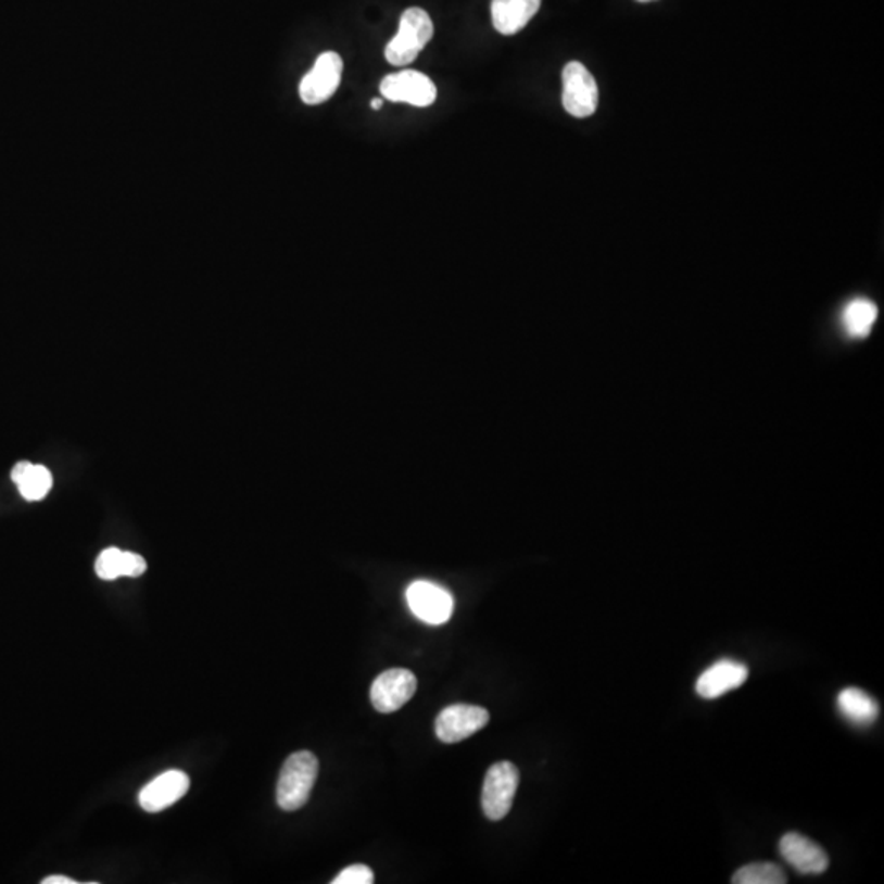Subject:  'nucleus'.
Here are the masks:
<instances>
[{"label": "nucleus", "mask_w": 884, "mask_h": 884, "mask_svg": "<svg viewBox=\"0 0 884 884\" xmlns=\"http://www.w3.org/2000/svg\"><path fill=\"white\" fill-rule=\"evenodd\" d=\"M318 768V758L312 752H296L287 758L277 783V805L282 811H299L306 805Z\"/></svg>", "instance_id": "obj_1"}, {"label": "nucleus", "mask_w": 884, "mask_h": 884, "mask_svg": "<svg viewBox=\"0 0 884 884\" xmlns=\"http://www.w3.org/2000/svg\"><path fill=\"white\" fill-rule=\"evenodd\" d=\"M432 34L434 25L428 12L419 8L406 9L400 18L399 34L387 45L386 60L396 67L412 64L431 41Z\"/></svg>", "instance_id": "obj_2"}, {"label": "nucleus", "mask_w": 884, "mask_h": 884, "mask_svg": "<svg viewBox=\"0 0 884 884\" xmlns=\"http://www.w3.org/2000/svg\"><path fill=\"white\" fill-rule=\"evenodd\" d=\"M518 785L519 770L512 761L490 767L482 790V809L490 821H502L512 811Z\"/></svg>", "instance_id": "obj_3"}, {"label": "nucleus", "mask_w": 884, "mask_h": 884, "mask_svg": "<svg viewBox=\"0 0 884 884\" xmlns=\"http://www.w3.org/2000/svg\"><path fill=\"white\" fill-rule=\"evenodd\" d=\"M563 103L564 109L572 117H592L598 109V86L595 77L579 61L567 64L563 71Z\"/></svg>", "instance_id": "obj_4"}, {"label": "nucleus", "mask_w": 884, "mask_h": 884, "mask_svg": "<svg viewBox=\"0 0 884 884\" xmlns=\"http://www.w3.org/2000/svg\"><path fill=\"white\" fill-rule=\"evenodd\" d=\"M406 602L413 615L426 624L441 626L453 616V595L446 589L426 580H419L408 586Z\"/></svg>", "instance_id": "obj_5"}, {"label": "nucleus", "mask_w": 884, "mask_h": 884, "mask_svg": "<svg viewBox=\"0 0 884 884\" xmlns=\"http://www.w3.org/2000/svg\"><path fill=\"white\" fill-rule=\"evenodd\" d=\"M343 60L340 54L328 51L319 54L313 70L300 83V97L306 105H319L331 99L341 84Z\"/></svg>", "instance_id": "obj_6"}, {"label": "nucleus", "mask_w": 884, "mask_h": 884, "mask_svg": "<svg viewBox=\"0 0 884 884\" xmlns=\"http://www.w3.org/2000/svg\"><path fill=\"white\" fill-rule=\"evenodd\" d=\"M489 719V711L480 706L453 705L442 709L435 719V735L444 744H457L482 731Z\"/></svg>", "instance_id": "obj_7"}, {"label": "nucleus", "mask_w": 884, "mask_h": 884, "mask_svg": "<svg viewBox=\"0 0 884 884\" xmlns=\"http://www.w3.org/2000/svg\"><path fill=\"white\" fill-rule=\"evenodd\" d=\"M418 689L415 673L406 669H390L374 680L370 702L379 712L399 711Z\"/></svg>", "instance_id": "obj_8"}, {"label": "nucleus", "mask_w": 884, "mask_h": 884, "mask_svg": "<svg viewBox=\"0 0 884 884\" xmlns=\"http://www.w3.org/2000/svg\"><path fill=\"white\" fill-rule=\"evenodd\" d=\"M380 92L392 102H405L415 106L432 105L438 97V89L428 76L409 70L387 76L380 84Z\"/></svg>", "instance_id": "obj_9"}, {"label": "nucleus", "mask_w": 884, "mask_h": 884, "mask_svg": "<svg viewBox=\"0 0 884 884\" xmlns=\"http://www.w3.org/2000/svg\"><path fill=\"white\" fill-rule=\"evenodd\" d=\"M780 854L790 867L801 874H822L829 868V857L824 848L796 832L783 835L780 841Z\"/></svg>", "instance_id": "obj_10"}, {"label": "nucleus", "mask_w": 884, "mask_h": 884, "mask_svg": "<svg viewBox=\"0 0 884 884\" xmlns=\"http://www.w3.org/2000/svg\"><path fill=\"white\" fill-rule=\"evenodd\" d=\"M189 776L180 770L164 771L163 775L154 779L141 790L140 806L147 812H161L176 805L189 792Z\"/></svg>", "instance_id": "obj_11"}, {"label": "nucleus", "mask_w": 884, "mask_h": 884, "mask_svg": "<svg viewBox=\"0 0 884 884\" xmlns=\"http://www.w3.org/2000/svg\"><path fill=\"white\" fill-rule=\"evenodd\" d=\"M748 679V669L741 661L722 658L703 672L696 682V693L702 698L716 699L732 690L744 685Z\"/></svg>", "instance_id": "obj_12"}, {"label": "nucleus", "mask_w": 884, "mask_h": 884, "mask_svg": "<svg viewBox=\"0 0 884 884\" xmlns=\"http://www.w3.org/2000/svg\"><path fill=\"white\" fill-rule=\"evenodd\" d=\"M541 9V0H492V22L498 34L516 35Z\"/></svg>", "instance_id": "obj_13"}, {"label": "nucleus", "mask_w": 884, "mask_h": 884, "mask_svg": "<svg viewBox=\"0 0 884 884\" xmlns=\"http://www.w3.org/2000/svg\"><path fill=\"white\" fill-rule=\"evenodd\" d=\"M837 706L841 715L855 725L873 724L880 716V706L863 690L845 689L838 693Z\"/></svg>", "instance_id": "obj_14"}, {"label": "nucleus", "mask_w": 884, "mask_h": 884, "mask_svg": "<svg viewBox=\"0 0 884 884\" xmlns=\"http://www.w3.org/2000/svg\"><path fill=\"white\" fill-rule=\"evenodd\" d=\"M12 480L18 485L22 496L28 502L45 498L53 485L50 470L30 463H18L12 470Z\"/></svg>", "instance_id": "obj_15"}, {"label": "nucleus", "mask_w": 884, "mask_h": 884, "mask_svg": "<svg viewBox=\"0 0 884 884\" xmlns=\"http://www.w3.org/2000/svg\"><path fill=\"white\" fill-rule=\"evenodd\" d=\"M877 318V308L867 299H855L842 313V325L848 337L867 338Z\"/></svg>", "instance_id": "obj_16"}, {"label": "nucleus", "mask_w": 884, "mask_h": 884, "mask_svg": "<svg viewBox=\"0 0 884 884\" xmlns=\"http://www.w3.org/2000/svg\"><path fill=\"white\" fill-rule=\"evenodd\" d=\"M734 884H785L788 883L785 871L775 863H750L738 868L732 874Z\"/></svg>", "instance_id": "obj_17"}, {"label": "nucleus", "mask_w": 884, "mask_h": 884, "mask_svg": "<svg viewBox=\"0 0 884 884\" xmlns=\"http://www.w3.org/2000/svg\"><path fill=\"white\" fill-rule=\"evenodd\" d=\"M124 570V551L109 547L97 557L96 572L102 580H115L122 577Z\"/></svg>", "instance_id": "obj_18"}, {"label": "nucleus", "mask_w": 884, "mask_h": 884, "mask_svg": "<svg viewBox=\"0 0 884 884\" xmlns=\"http://www.w3.org/2000/svg\"><path fill=\"white\" fill-rule=\"evenodd\" d=\"M331 883L370 884L374 883V873L367 864H351V867L344 868Z\"/></svg>", "instance_id": "obj_19"}, {"label": "nucleus", "mask_w": 884, "mask_h": 884, "mask_svg": "<svg viewBox=\"0 0 884 884\" xmlns=\"http://www.w3.org/2000/svg\"><path fill=\"white\" fill-rule=\"evenodd\" d=\"M147 572V560L135 552H124V570L122 577H140Z\"/></svg>", "instance_id": "obj_20"}, {"label": "nucleus", "mask_w": 884, "mask_h": 884, "mask_svg": "<svg viewBox=\"0 0 884 884\" xmlns=\"http://www.w3.org/2000/svg\"><path fill=\"white\" fill-rule=\"evenodd\" d=\"M43 884H77V881H74L73 877L61 876V874H54V876L45 877L41 881Z\"/></svg>", "instance_id": "obj_21"}, {"label": "nucleus", "mask_w": 884, "mask_h": 884, "mask_svg": "<svg viewBox=\"0 0 884 884\" xmlns=\"http://www.w3.org/2000/svg\"><path fill=\"white\" fill-rule=\"evenodd\" d=\"M382 100L374 99L372 102H370V106H372L374 110H379L382 109Z\"/></svg>", "instance_id": "obj_22"}, {"label": "nucleus", "mask_w": 884, "mask_h": 884, "mask_svg": "<svg viewBox=\"0 0 884 884\" xmlns=\"http://www.w3.org/2000/svg\"><path fill=\"white\" fill-rule=\"evenodd\" d=\"M641 2H651V0H641Z\"/></svg>", "instance_id": "obj_23"}]
</instances>
